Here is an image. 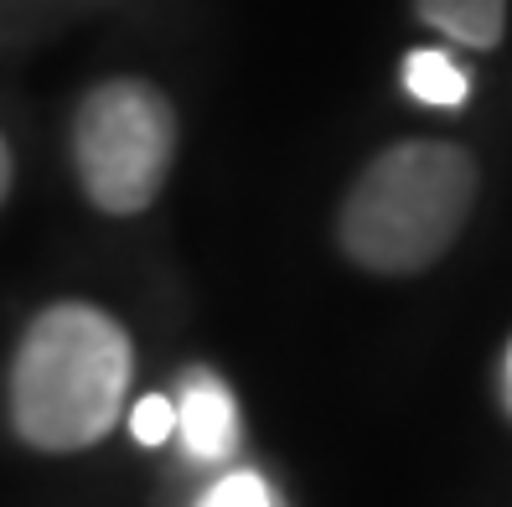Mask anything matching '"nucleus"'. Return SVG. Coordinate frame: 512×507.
<instances>
[{
    "mask_svg": "<svg viewBox=\"0 0 512 507\" xmlns=\"http://www.w3.org/2000/svg\"><path fill=\"white\" fill-rule=\"evenodd\" d=\"M130 337L99 306H47L21 337L11 368V420L37 451L99 445L130 394Z\"/></svg>",
    "mask_w": 512,
    "mask_h": 507,
    "instance_id": "1",
    "label": "nucleus"
},
{
    "mask_svg": "<svg viewBox=\"0 0 512 507\" xmlns=\"http://www.w3.org/2000/svg\"><path fill=\"white\" fill-rule=\"evenodd\" d=\"M476 202V161L445 140H404L383 151L342 202V249L373 275H414L435 264Z\"/></svg>",
    "mask_w": 512,
    "mask_h": 507,
    "instance_id": "2",
    "label": "nucleus"
},
{
    "mask_svg": "<svg viewBox=\"0 0 512 507\" xmlns=\"http://www.w3.org/2000/svg\"><path fill=\"white\" fill-rule=\"evenodd\" d=\"M176 156V109L156 83L109 78L88 88L73 119V161L99 213L130 218L161 197Z\"/></svg>",
    "mask_w": 512,
    "mask_h": 507,
    "instance_id": "3",
    "label": "nucleus"
},
{
    "mask_svg": "<svg viewBox=\"0 0 512 507\" xmlns=\"http://www.w3.org/2000/svg\"><path fill=\"white\" fill-rule=\"evenodd\" d=\"M176 440H182L187 461L197 466H223L233 451H238V404L228 394V383L192 368L182 383H176Z\"/></svg>",
    "mask_w": 512,
    "mask_h": 507,
    "instance_id": "4",
    "label": "nucleus"
},
{
    "mask_svg": "<svg viewBox=\"0 0 512 507\" xmlns=\"http://www.w3.org/2000/svg\"><path fill=\"white\" fill-rule=\"evenodd\" d=\"M414 11L461 47H497L507 26V0H414Z\"/></svg>",
    "mask_w": 512,
    "mask_h": 507,
    "instance_id": "5",
    "label": "nucleus"
},
{
    "mask_svg": "<svg viewBox=\"0 0 512 507\" xmlns=\"http://www.w3.org/2000/svg\"><path fill=\"white\" fill-rule=\"evenodd\" d=\"M404 88L419 99V104H435V109H461L466 94H471V78L450 63L445 52L435 47H419L404 57Z\"/></svg>",
    "mask_w": 512,
    "mask_h": 507,
    "instance_id": "6",
    "label": "nucleus"
},
{
    "mask_svg": "<svg viewBox=\"0 0 512 507\" xmlns=\"http://www.w3.org/2000/svg\"><path fill=\"white\" fill-rule=\"evenodd\" d=\"M197 507H275V497H269L264 476H254V471H228V476H218V482L202 492Z\"/></svg>",
    "mask_w": 512,
    "mask_h": 507,
    "instance_id": "7",
    "label": "nucleus"
},
{
    "mask_svg": "<svg viewBox=\"0 0 512 507\" xmlns=\"http://www.w3.org/2000/svg\"><path fill=\"white\" fill-rule=\"evenodd\" d=\"M130 430H135V440H140V445H166V440H171V430H176V409H171V399H166V394L140 399V404H135V414H130Z\"/></svg>",
    "mask_w": 512,
    "mask_h": 507,
    "instance_id": "8",
    "label": "nucleus"
},
{
    "mask_svg": "<svg viewBox=\"0 0 512 507\" xmlns=\"http://www.w3.org/2000/svg\"><path fill=\"white\" fill-rule=\"evenodd\" d=\"M11 192V151H6V140H0V202H6Z\"/></svg>",
    "mask_w": 512,
    "mask_h": 507,
    "instance_id": "9",
    "label": "nucleus"
},
{
    "mask_svg": "<svg viewBox=\"0 0 512 507\" xmlns=\"http://www.w3.org/2000/svg\"><path fill=\"white\" fill-rule=\"evenodd\" d=\"M502 409L512 414V347H507V389H502Z\"/></svg>",
    "mask_w": 512,
    "mask_h": 507,
    "instance_id": "10",
    "label": "nucleus"
}]
</instances>
